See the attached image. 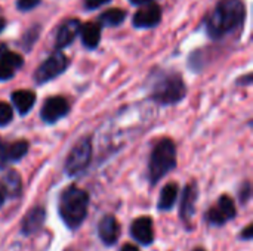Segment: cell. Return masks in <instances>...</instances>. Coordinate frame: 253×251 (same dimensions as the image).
<instances>
[{
    "mask_svg": "<svg viewBox=\"0 0 253 251\" xmlns=\"http://www.w3.org/2000/svg\"><path fill=\"white\" fill-rule=\"evenodd\" d=\"M193 251H206L205 249H202V247H197V249H194Z\"/></svg>",
    "mask_w": 253,
    "mask_h": 251,
    "instance_id": "33",
    "label": "cell"
},
{
    "mask_svg": "<svg viewBox=\"0 0 253 251\" xmlns=\"http://www.w3.org/2000/svg\"><path fill=\"white\" fill-rule=\"evenodd\" d=\"M127 16V12L119 7H113L108 9L105 12H102L96 19V22L99 24V27H119L125 22Z\"/></svg>",
    "mask_w": 253,
    "mask_h": 251,
    "instance_id": "20",
    "label": "cell"
},
{
    "mask_svg": "<svg viewBox=\"0 0 253 251\" xmlns=\"http://www.w3.org/2000/svg\"><path fill=\"white\" fill-rule=\"evenodd\" d=\"M9 49H7V44L6 43H3V41H0V58L7 52Z\"/></svg>",
    "mask_w": 253,
    "mask_h": 251,
    "instance_id": "31",
    "label": "cell"
},
{
    "mask_svg": "<svg viewBox=\"0 0 253 251\" xmlns=\"http://www.w3.org/2000/svg\"><path fill=\"white\" fill-rule=\"evenodd\" d=\"M162 16H163V10L160 4L150 3L135 12L132 18V25L138 30L156 28L162 22Z\"/></svg>",
    "mask_w": 253,
    "mask_h": 251,
    "instance_id": "9",
    "label": "cell"
},
{
    "mask_svg": "<svg viewBox=\"0 0 253 251\" xmlns=\"http://www.w3.org/2000/svg\"><path fill=\"white\" fill-rule=\"evenodd\" d=\"M6 28V19L4 18H0V33Z\"/></svg>",
    "mask_w": 253,
    "mask_h": 251,
    "instance_id": "32",
    "label": "cell"
},
{
    "mask_svg": "<svg viewBox=\"0 0 253 251\" xmlns=\"http://www.w3.org/2000/svg\"><path fill=\"white\" fill-rule=\"evenodd\" d=\"M133 6H147L150 3H153L154 0H129Z\"/></svg>",
    "mask_w": 253,
    "mask_h": 251,
    "instance_id": "29",
    "label": "cell"
},
{
    "mask_svg": "<svg viewBox=\"0 0 253 251\" xmlns=\"http://www.w3.org/2000/svg\"><path fill=\"white\" fill-rule=\"evenodd\" d=\"M80 38H82V43L86 49H96L101 43V27L98 22H86V24H82L80 27Z\"/></svg>",
    "mask_w": 253,
    "mask_h": 251,
    "instance_id": "17",
    "label": "cell"
},
{
    "mask_svg": "<svg viewBox=\"0 0 253 251\" xmlns=\"http://www.w3.org/2000/svg\"><path fill=\"white\" fill-rule=\"evenodd\" d=\"M0 188L4 192L6 198H15V197H18L21 194V189H22V182H21L19 173L15 172V170H9L6 173V176L1 179Z\"/></svg>",
    "mask_w": 253,
    "mask_h": 251,
    "instance_id": "19",
    "label": "cell"
},
{
    "mask_svg": "<svg viewBox=\"0 0 253 251\" xmlns=\"http://www.w3.org/2000/svg\"><path fill=\"white\" fill-rule=\"evenodd\" d=\"M30 149V145L27 141H16L10 143V157H12V163H16L19 160H22L27 152Z\"/></svg>",
    "mask_w": 253,
    "mask_h": 251,
    "instance_id": "21",
    "label": "cell"
},
{
    "mask_svg": "<svg viewBox=\"0 0 253 251\" xmlns=\"http://www.w3.org/2000/svg\"><path fill=\"white\" fill-rule=\"evenodd\" d=\"M13 118V109L9 104L0 102V127L7 126Z\"/></svg>",
    "mask_w": 253,
    "mask_h": 251,
    "instance_id": "24",
    "label": "cell"
},
{
    "mask_svg": "<svg viewBox=\"0 0 253 251\" xmlns=\"http://www.w3.org/2000/svg\"><path fill=\"white\" fill-rule=\"evenodd\" d=\"M89 210V194L77 186H68L62 191L58 203V213L65 226L76 231L82 226Z\"/></svg>",
    "mask_w": 253,
    "mask_h": 251,
    "instance_id": "3",
    "label": "cell"
},
{
    "mask_svg": "<svg viewBox=\"0 0 253 251\" xmlns=\"http://www.w3.org/2000/svg\"><path fill=\"white\" fill-rule=\"evenodd\" d=\"M40 3H42V0H16L15 6L21 12H28V10L36 9Z\"/></svg>",
    "mask_w": 253,
    "mask_h": 251,
    "instance_id": "25",
    "label": "cell"
},
{
    "mask_svg": "<svg viewBox=\"0 0 253 251\" xmlns=\"http://www.w3.org/2000/svg\"><path fill=\"white\" fill-rule=\"evenodd\" d=\"M251 195H252V191H251V183H249V182H246V183H243V189H240V194H239V197H240V201H242L243 204H246V201L251 198Z\"/></svg>",
    "mask_w": 253,
    "mask_h": 251,
    "instance_id": "27",
    "label": "cell"
},
{
    "mask_svg": "<svg viewBox=\"0 0 253 251\" xmlns=\"http://www.w3.org/2000/svg\"><path fill=\"white\" fill-rule=\"evenodd\" d=\"M178 192H179V186L175 182H169L162 188L160 192V198L157 203V209L160 212H169L173 209V206L176 204L178 200Z\"/></svg>",
    "mask_w": 253,
    "mask_h": 251,
    "instance_id": "18",
    "label": "cell"
},
{
    "mask_svg": "<svg viewBox=\"0 0 253 251\" xmlns=\"http://www.w3.org/2000/svg\"><path fill=\"white\" fill-rule=\"evenodd\" d=\"M92 154H93V148H92V138L90 136H84L68 152L64 169H65V175L70 178L79 176L80 173H83L87 166L90 164L92 160Z\"/></svg>",
    "mask_w": 253,
    "mask_h": 251,
    "instance_id": "5",
    "label": "cell"
},
{
    "mask_svg": "<svg viewBox=\"0 0 253 251\" xmlns=\"http://www.w3.org/2000/svg\"><path fill=\"white\" fill-rule=\"evenodd\" d=\"M24 65V58L16 53L7 50L1 58H0V81H7L10 80Z\"/></svg>",
    "mask_w": 253,
    "mask_h": 251,
    "instance_id": "15",
    "label": "cell"
},
{
    "mask_svg": "<svg viewBox=\"0 0 253 251\" xmlns=\"http://www.w3.org/2000/svg\"><path fill=\"white\" fill-rule=\"evenodd\" d=\"M120 251H139V249L136 247V246H133V244H125Z\"/></svg>",
    "mask_w": 253,
    "mask_h": 251,
    "instance_id": "30",
    "label": "cell"
},
{
    "mask_svg": "<svg viewBox=\"0 0 253 251\" xmlns=\"http://www.w3.org/2000/svg\"><path fill=\"white\" fill-rule=\"evenodd\" d=\"M176 167V146L172 139H160L150 155L148 161V179L151 185L159 183L166 175Z\"/></svg>",
    "mask_w": 253,
    "mask_h": 251,
    "instance_id": "4",
    "label": "cell"
},
{
    "mask_svg": "<svg viewBox=\"0 0 253 251\" xmlns=\"http://www.w3.org/2000/svg\"><path fill=\"white\" fill-rule=\"evenodd\" d=\"M253 238V225H248L246 228H245V231L240 234V240H246V241H249V240H252Z\"/></svg>",
    "mask_w": 253,
    "mask_h": 251,
    "instance_id": "28",
    "label": "cell"
},
{
    "mask_svg": "<svg viewBox=\"0 0 253 251\" xmlns=\"http://www.w3.org/2000/svg\"><path fill=\"white\" fill-rule=\"evenodd\" d=\"M130 237L142 246H151L154 243V228L150 217H138L130 225Z\"/></svg>",
    "mask_w": 253,
    "mask_h": 251,
    "instance_id": "14",
    "label": "cell"
},
{
    "mask_svg": "<svg viewBox=\"0 0 253 251\" xmlns=\"http://www.w3.org/2000/svg\"><path fill=\"white\" fill-rule=\"evenodd\" d=\"M46 222V210L42 206H36L31 210L27 212L21 222V234L25 237H30L33 234H37Z\"/></svg>",
    "mask_w": 253,
    "mask_h": 251,
    "instance_id": "12",
    "label": "cell"
},
{
    "mask_svg": "<svg viewBox=\"0 0 253 251\" xmlns=\"http://www.w3.org/2000/svg\"><path fill=\"white\" fill-rule=\"evenodd\" d=\"M9 164H12L10 157V143H6L0 139V170H4Z\"/></svg>",
    "mask_w": 253,
    "mask_h": 251,
    "instance_id": "23",
    "label": "cell"
},
{
    "mask_svg": "<svg viewBox=\"0 0 253 251\" xmlns=\"http://www.w3.org/2000/svg\"><path fill=\"white\" fill-rule=\"evenodd\" d=\"M111 0H83V7L86 10H95V9H99L105 4H108Z\"/></svg>",
    "mask_w": 253,
    "mask_h": 251,
    "instance_id": "26",
    "label": "cell"
},
{
    "mask_svg": "<svg viewBox=\"0 0 253 251\" xmlns=\"http://www.w3.org/2000/svg\"><path fill=\"white\" fill-rule=\"evenodd\" d=\"M39 34H40V27L39 25H34V27H31V28L27 30V33L22 37V43H21V46L24 47V50H27V52L31 50V47L34 46V43L39 38Z\"/></svg>",
    "mask_w": 253,
    "mask_h": 251,
    "instance_id": "22",
    "label": "cell"
},
{
    "mask_svg": "<svg viewBox=\"0 0 253 251\" xmlns=\"http://www.w3.org/2000/svg\"><path fill=\"white\" fill-rule=\"evenodd\" d=\"M68 67H70L68 56L62 50H55L34 71V75H33L34 83L39 86L46 84L47 81H52L61 74H64Z\"/></svg>",
    "mask_w": 253,
    "mask_h": 251,
    "instance_id": "6",
    "label": "cell"
},
{
    "mask_svg": "<svg viewBox=\"0 0 253 251\" xmlns=\"http://www.w3.org/2000/svg\"><path fill=\"white\" fill-rule=\"evenodd\" d=\"M199 198V188L196 182L188 183L184 188L182 198H181V207H179V217L185 223V226L190 229L191 220L196 215V203Z\"/></svg>",
    "mask_w": 253,
    "mask_h": 251,
    "instance_id": "10",
    "label": "cell"
},
{
    "mask_svg": "<svg viewBox=\"0 0 253 251\" xmlns=\"http://www.w3.org/2000/svg\"><path fill=\"white\" fill-rule=\"evenodd\" d=\"M82 22L77 18H68L65 19L56 30V36H55V49L56 50H62L65 47H68L76 37L79 36Z\"/></svg>",
    "mask_w": 253,
    "mask_h": 251,
    "instance_id": "11",
    "label": "cell"
},
{
    "mask_svg": "<svg viewBox=\"0 0 253 251\" xmlns=\"http://www.w3.org/2000/svg\"><path fill=\"white\" fill-rule=\"evenodd\" d=\"M36 93L31 92V90H25V89H21V90H15L12 92L10 95V101L13 104V108L18 111L19 115H27L34 104H36Z\"/></svg>",
    "mask_w": 253,
    "mask_h": 251,
    "instance_id": "16",
    "label": "cell"
},
{
    "mask_svg": "<svg viewBox=\"0 0 253 251\" xmlns=\"http://www.w3.org/2000/svg\"><path fill=\"white\" fill-rule=\"evenodd\" d=\"M70 112V104L64 96H50L44 101L40 118L46 124H55Z\"/></svg>",
    "mask_w": 253,
    "mask_h": 251,
    "instance_id": "8",
    "label": "cell"
},
{
    "mask_svg": "<svg viewBox=\"0 0 253 251\" xmlns=\"http://www.w3.org/2000/svg\"><path fill=\"white\" fill-rule=\"evenodd\" d=\"M236 204L231 197L222 195L216 201V204L208 212V222L213 226H222L227 222L236 217Z\"/></svg>",
    "mask_w": 253,
    "mask_h": 251,
    "instance_id": "7",
    "label": "cell"
},
{
    "mask_svg": "<svg viewBox=\"0 0 253 251\" xmlns=\"http://www.w3.org/2000/svg\"><path fill=\"white\" fill-rule=\"evenodd\" d=\"M98 237L104 246H114L120 237V223L113 215H105L98 223Z\"/></svg>",
    "mask_w": 253,
    "mask_h": 251,
    "instance_id": "13",
    "label": "cell"
},
{
    "mask_svg": "<svg viewBox=\"0 0 253 251\" xmlns=\"http://www.w3.org/2000/svg\"><path fill=\"white\" fill-rule=\"evenodd\" d=\"M187 96V84L176 71H159L150 86V99L162 107L176 105Z\"/></svg>",
    "mask_w": 253,
    "mask_h": 251,
    "instance_id": "2",
    "label": "cell"
},
{
    "mask_svg": "<svg viewBox=\"0 0 253 251\" xmlns=\"http://www.w3.org/2000/svg\"><path fill=\"white\" fill-rule=\"evenodd\" d=\"M246 19V6L243 0H218L209 13L205 25L212 40H221L240 30Z\"/></svg>",
    "mask_w": 253,
    "mask_h": 251,
    "instance_id": "1",
    "label": "cell"
}]
</instances>
